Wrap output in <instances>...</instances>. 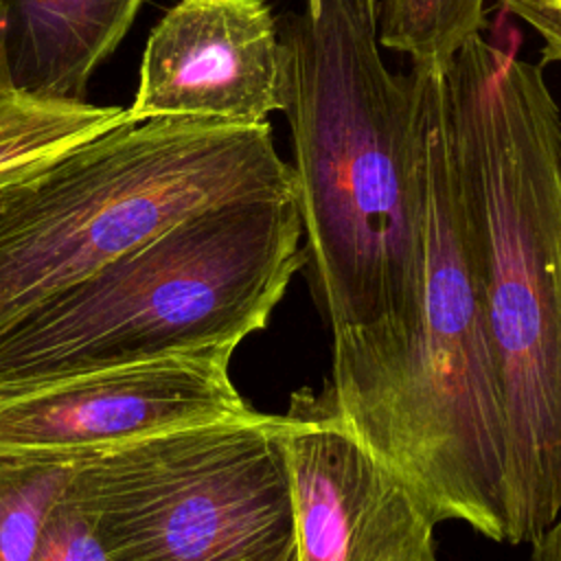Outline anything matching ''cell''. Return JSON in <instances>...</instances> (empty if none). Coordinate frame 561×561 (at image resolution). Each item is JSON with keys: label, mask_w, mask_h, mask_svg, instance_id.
I'll list each match as a JSON object with an SVG mask.
<instances>
[{"label": "cell", "mask_w": 561, "mask_h": 561, "mask_svg": "<svg viewBox=\"0 0 561 561\" xmlns=\"http://www.w3.org/2000/svg\"><path fill=\"white\" fill-rule=\"evenodd\" d=\"M237 561H298V548H296V535H289L285 537L283 541L261 550V552H254V554H248L243 559H237Z\"/></svg>", "instance_id": "e0dca14e"}, {"label": "cell", "mask_w": 561, "mask_h": 561, "mask_svg": "<svg viewBox=\"0 0 561 561\" xmlns=\"http://www.w3.org/2000/svg\"><path fill=\"white\" fill-rule=\"evenodd\" d=\"M528 543L533 546L530 561H561V515Z\"/></svg>", "instance_id": "2e32d148"}, {"label": "cell", "mask_w": 561, "mask_h": 561, "mask_svg": "<svg viewBox=\"0 0 561 561\" xmlns=\"http://www.w3.org/2000/svg\"><path fill=\"white\" fill-rule=\"evenodd\" d=\"M309 2H318V0H309Z\"/></svg>", "instance_id": "d6986e66"}, {"label": "cell", "mask_w": 561, "mask_h": 561, "mask_svg": "<svg viewBox=\"0 0 561 561\" xmlns=\"http://www.w3.org/2000/svg\"><path fill=\"white\" fill-rule=\"evenodd\" d=\"M484 26V0H375L381 48L403 53L412 66L447 64Z\"/></svg>", "instance_id": "4fadbf2b"}, {"label": "cell", "mask_w": 561, "mask_h": 561, "mask_svg": "<svg viewBox=\"0 0 561 561\" xmlns=\"http://www.w3.org/2000/svg\"><path fill=\"white\" fill-rule=\"evenodd\" d=\"M423 186V300L414 340L353 421L434 517L519 543L517 480L456 162L449 61L412 66Z\"/></svg>", "instance_id": "3957f363"}, {"label": "cell", "mask_w": 561, "mask_h": 561, "mask_svg": "<svg viewBox=\"0 0 561 561\" xmlns=\"http://www.w3.org/2000/svg\"><path fill=\"white\" fill-rule=\"evenodd\" d=\"M504 11L526 22L543 42L541 61L561 64V0H497Z\"/></svg>", "instance_id": "9a60e30c"}, {"label": "cell", "mask_w": 561, "mask_h": 561, "mask_svg": "<svg viewBox=\"0 0 561 561\" xmlns=\"http://www.w3.org/2000/svg\"><path fill=\"white\" fill-rule=\"evenodd\" d=\"M355 4L375 20V0H355Z\"/></svg>", "instance_id": "ac0fdd59"}, {"label": "cell", "mask_w": 561, "mask_h": 561, "mask_svg": "<svg viewBox=\"0 0 561 561\" xmlns=\"http://www.w3.org/2000/svg\"><path fill=\"white\" fill-rule=\"evenodd\" d=\"M283 59L265 0H178L147 39L127 114L267 123L283 107Z\"/></svg>", "instance_id": "9c48e42d"}, {"label": "cell", "mask_w": 561, "mask_h": 561, "mask_svg": "<svg viewBox=\"0 0 561 561\" xmlns=\"http://www.w3.org/2000/svg\"><path fill=\"white\" fill-rule=\"evenodd\" d=\"M449 81L526 543L561 515V110L541 66L482 33L449 59Z\"/></svg>", "instance_id": "7a4b0ae2"}, {"label": "cell", "mask_w": 561, "mask_h": 561, "mask_svg": "<svg viewBox=\"0 0 561 561\" xmlns=\"http://www.w3.org/2000/svg\"><path fill=\"white\" fill-rule=\"evenodd\" d=\"M283 35V107L307 265L331 327V379L357 419L403 362L423 300V186L412 77L355 0H322Z\"/></svg>", "instance_id": "6da1fadb"}, {"label": "cell", "mask_w": 561, "mask_h": 561, "mask_svg": "<svg viewBox=\"0 0 561 561\" xmlns=\"http://www.w3.org/2000/svg\"><path fill=\"white\" fill-rule=\"evenodd\" d=\"M125 121L131 118L123 107L44 99L22 90L9 66L7 18L0 4V188Z\"/></svg>", "instance_id": "8fae6325"}, {"label": "cell", "mask_w": 561, "mask_h": 561, "mask_svg": "<svg viewBox=\"0 0 561 561\" xmlns=\"http://www.w3.org/2000/svg\"><path fill=\"white\" fill-rule=\"evenodd\" d=\"M33 561H112L68 486L44 517Z\"/></svg>", "instance_id": "5bb4252c"}, {"label": "cell", "mask_w": 561, "mask_h": 561, "mask_svg": "<svg viewBox=\"0 0 561 561\" xmlns=\"http://www.w3.org/2000/svg\"><path fill=\"white\" fill-rule=\"evenodd\" d=\"M296 195L270 123L110 127L0 188V320L206 208Z\"/></svg>", "instance_id": "5b68a950"}, {"label": "cell", "mask_w": 561, "mask_h": 561, "mask_svg": "<svg viewBox=\"0 0 561 561\" xmlns=\"http://www.w3.org/2000/svg\"><path fill=\"white\" fill-rule=\"evenodd\" d=\"M145 0H0L15 83L44 99L85 101L88 81L127 35Z\"/></svg>", "instance_id": "30bf717a"}, {"label": "cell", "mask_w": 561, "mask_h": 561, "mask_svg": "<svg viewBox=\"0 0 561 561\" xmlns=\"http://www.w3.org/2000/svg\"><path fill=\"white\" fill-rule=\"evenodd\" d=\"M296 195L195 213L0 320V394L204 348L267 327L307 265Z\"/></svg>", "instance_id": "277c9868"}, {"label": "cell", "mask_w": 561, "mask_h": 561, "mask_svg": "<svg viewBox=\"0 0 561 561\" xmlns=\"http://www.w3.org/2000/svg\"><path fill=\"white\" fill-rule=\"evenodd\" d=\"M234 348L72 375L0 394V454L94 456L169 430L248 416L228 364Z\"/></svg>", "instance_id": "ba28073f"}, {"label": "cell", "mask_w": 561, "mask_h": 561, "mask_svg": "<svg viewBox=\"0 0 561 561\" xmlns=\"http://www.w3.org/2000/svg\"><path fill=\"white\" fill-rule=\"evenodd\" d=\"M298 561H436L438 519L340 414L329 383L280 414Z\"/></svg>", "instance_id": "52a82bcc"}, {"label": "cell", "mask_w": 561, "mask_h": 561, "mask_svg": "<svg viewBox=\"0 0 561 561\" xmlns=\"http://www.w3.org/2000/svg\"><path fill=\"white\" fill-rule=\"evenodd\" d=\"M85 456L0 454V561H33L39 528Z\"/></svg>", "instance_id": "7c38bea8"}, {"label": "cell", "mask_w": 561, "mask_h": 561, "mask_svg": "<svg viewBox=\"0 0 561 561\" xmlns=\"http://www.w3.org/2000/svg\"><path fill=\"white\" fill-rule=\"evenodd\" d=\"M68 491L112 561H237L294 535L280 414L259 410L85 456Z\"/></svg>", "instance_id": "8992f818"}]
</instances>
